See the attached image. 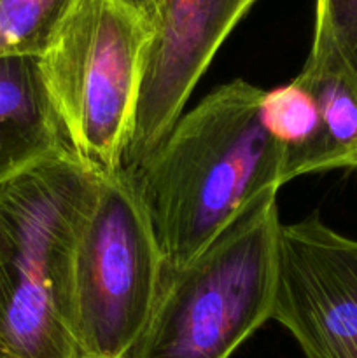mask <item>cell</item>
Instances as JSON below:
<instances>
[{
	"mask_svg": "<svg viewBox=\"0 0 357 358\" xmlns=\"http://www.w3.org/2000/svg\"><path fill=\"white\" fill-rule=\"evenodd\" d=\"M262 93L241 79L216 87L126 168L163 278L202 254L259 194L284 185V150L262 121Z\"/></svg>",
	"mask_w": 357,
	"mask_h": 358,
	"instance_id": "cell-1",
	"label": "cell"
},
{
	"mask_svg": "<svg viewBox=\"0 0 357 358\" xmlns=\"http://www.w3.org/2000/svg\"><path fill=\"white\" fill-rule=\"evenodd\" d=\"M98 177L72 152L0 184V348L6 358H83L72 268Z\"/></svg>",
	"mask_w": 357,
	"mask_h": 358,
	"instance_id": "cell-2",
	"label": "cell"
},
{
	"mask_svg": "<svg viewBox=\"0 0 357 358\" xmlns=\"http://www.w3.org/2000/svg\"><path fill=\"white\" fill-rule=\"evenodd\" d=\"M276 192L259 194L202 254L164 276L135 358H230L272 320Z\"/></svg>",
	"mask_w": 357,
	"mask_h": 358,
	"instance_id": "cell-3",
	"label": "cell"
},
{
	"mask_svg": "<svg viewBox=\"0 0 357 358\" xmlns=\"http://www.w3.org/2000/svg\"><path fill=\"white\" fill-rule=\"evenodd\" d=\"M154 23L130 0H74L41 56L74 156L98 178L125 170Z\"/></svg>",
	"mask_w": 357,
	"mask_h": 358,
	"instance_id": "cell-4",
	"label": "cell"
},
{
	"mask_svg": "<svg viewBox=\"0 0 357 358\" xmlns=\"http://www.w3.org/2000/svg\"><path fill=\"white\" fill-rule=\"evenodd\" d=\"M161 285L160 248L130 175L98 178L72 268V327L83 358H135Z\"/></svg>",
	"mask_w": 357,
	"mask_h": 358,
	"instance_id": "cell-5",
	"label": "cell"
},
{
	"mask_svg": "<svg viewBox=\"0 0 357 358\" xmlns=\"http://www.w3.org/2000/svg\"><path fill=\"white\" fill-rule=\"evenodd\" d=\"M272 320L304 358H357V240L318 213L282 224Z\"/></svg>",
	"mask_w": 357,
	"mask_h": 358,
	"instance_id": "cell-6",
	"label": "cell"
},
{
	"mask_svg": "<svg viewBox=\"0 0 357 358\" xmlns=\"http://www.w3.org/2000/svg\"><path fill=\"white\" fill-rule=\"evenodd\" d=\"M255 0H164L154 23L125 168L146 159L181 119L223 42Z\"/></svg>",
	"mask_w": 357,
	"mask_h": 358,
	"instance_id": "cell-7",
	"label": "cell"
},
{
	"mask_svg": "<svg viewBox=\"0 0 357 358\" xmlns=\"http://www.w3.org/2000/svg\"><path fill=\"white\" fill-rule=\"evenodd\" d=\"M62 152L72 150L49 98L41 56H0V184Z\"/></svg>",
	"mask_w": 357,
	"mask_h": 358,
	"instance_id": "cell-8",
	"label": "cell"
},
{
	"mask_svg": "<svg viewBox=\"0 0 357 358\" xmlns=\"http://www.w3.org/2000/svg\"><path fill=\"white\" fill-rule=\"evenodd\" d=\"M314 96L322 122V171L357 168V72L340 49L314 34L303 70L296 77Z\"/></svg>",
	"mask_w": 357,
	"mask_h": 358,
	"instance_id": "cell-9",
	"label": "cell"
},
{
	"mask_svg": "<svg viewBox=\"0 0 357 358\" xmlns=\"http://www.w3.org/2000/svg\"><path fill=\"white\" fill-rule=\"evenodd\" d=\"M261 115L270 135L284 150L282 182L322 171L324 138L317 103L298 79L265 91Z\"/></svg>",
	"mask_w": 357,
	"mask_h": 358,
	"instance_id": "cell-10",
	"label": "cell"
},
{
	"mask_svg": "<svg viewBox=\"0 0 357 358\" xmlns=\"http://www.w3.org/2000/svg\"><path fill=\"white\" fill-rule=\"evenodd\" d=\"M74 0H0V56H42Z\"/></svg>",
	"mask_w": 357,
	"mask_h": 358,
	"instance_id": "cell-11",
	"label": "cell"
},
{
	"mask_svg": "<svg viewBox=\"0 0 357 358\" xmlns=\"http://www.w3.org/2000/svg\"><path fill=\"white\" fill-rule=\"evenodd\" d=\"M314 34L328 37L357 72V0H315Z\"/></svg>",
	"mask_w": 357,
	"mask_h": 358,
	"instance_id": "cell-12",
	"label": "cell"
},
{
	"mask_svg": "<svg viewBox=\"0 0 357 358\" xmlns=\"http://www.w3.org/2000/svg\"><path fill=\"white\" fill-rule=\"evenodd\" d=\"M130 2L135 3L139 9H142L144 13L153 20V23H156V20L160 17L161 9H163L164 0H130Z\"/></svg>",
	"mask_w": 357,
	"mask_h": 358,
	"instance_id": "cell-13",
	"label": "cell"
},
{
	"mask_svg": "<svg viewBox=\"0 0 357 358\" xmlns=\"http://www.w3.org/2000/svg\"><path fill=\"white\" fill-rule=\"evenodd\" d=\"M0 358H6V357H4V353H2V348H0Z\"/></svg>",
	"mask_w": 357,
	"mask_h": 358,
	"instance_id": "cell-14",
	"label": "cell"
}]
</instances>
